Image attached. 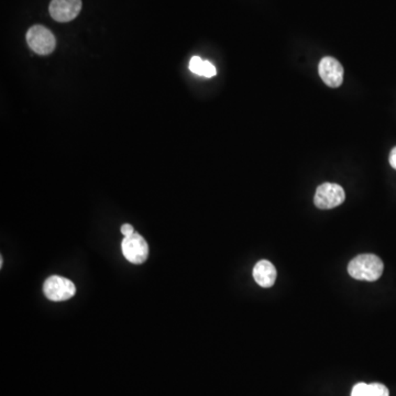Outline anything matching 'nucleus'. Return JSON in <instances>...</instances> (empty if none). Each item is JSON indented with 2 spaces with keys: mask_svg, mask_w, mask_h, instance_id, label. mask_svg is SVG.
<instances>
[{
  "mask_svg": "<svg viewBox=\"0 0 396 396\" xmlns=\"http://www.w3.org/2000/svg\"><path fill=\"white\" fill-rule=\"evenodd\" d=\"M384 264L374 254H360L350 261L348 272L358 281L374 282L383 273Z\"/></svg>",
  "mask_w": 396,
  "mask_h": 396,
  "instance_id": "1",
  "label": "nucleus"
},
{
  "mask_svg": "<svg viewBox=\"0 0 396 396\" xmlns=\"http://www.w3.org/2000/svg\"><path fill=\"white\" fill-rule=\"evenodd\" d=\"M26 42L30 49L40 55L51 54L56 47V40L52 32L40 24L31 26L28 30Z\"/></svg>",
  "mask_w": 396,
  "mask_h": 396,
  "instance_id": "2",
  "label": "nucleus"
},
{
  "mask_svg": "<svg viewBox=\"0 0 396 396\" xmlns=\"http://www.w3.org/2000/svg\"><path fill=\"white\" fill-rule=\"evenodd\" d=\"M346 198L344 188L334 183H323L316 190L314 203L319 209H333L342 205Z\"/></svg>",
  "mask_w": 396,
  "mask_h": 396,
  "instance_id": "3",
  "label": "nucleus"
},
{
  "mask_svg": "<svg viewBox=\"0 0 396 396\" xmlns=\"http://www.w3.org/2000/svg\"><path fill=\"white\" fill-rule=\"evenodd\" d=\"M43 292L50 300L63 302L70 300L75 295L76 287L73 282L70 280L53 275L45 281Z\"/></svg>",
  "mask_w": 396,
  "mask_h": 396,
  "instance_id": "4",
  "label": "nucleus"
},
{
  "mask_svg": "<svg viewBox=\"0 0 396 396\" xmlns=\"http://www.w3.org/2000/svg\"><path fill=\"white\" fill-rule=\"evenodd\" d=\"M123 256L132 264H142L148 256V245L146 239L137 232L127 236L121 243Z\"/></svg>",
  "mask_w": 396,
  "mask_h": 396,
  "instance_id": "5",
  "label": "nucleus"
},
{
  "mask_svg": "<svg viewBox=\"0 0 396 396\" xmlns=\"http://www.w3.org/2000/svg\"><path fill=\"white\" fill-rule=\"evenodd\" d=\"M318 73L323 83L331 89L340 86L344 81V68L339 61L330 56L321 59L318 66Z\"/></svg>",
  "mask_w": 396,
  "mask_h": 396,
  "instance_id": "6",
  "label": "nucleus"
},
{
  "mask_svg": "<svg viewBox=\"0 0 396 396\" xmlns=\"http://www.w3.org/2000/svg\"><path fill=\"white\" fill-rule=\"evenodd\" d=\"M82 0H52L50 3V15L59 22H68L79 16Z\"/></svg>",
  "mask_w": 396,
  "mask_h": 396,
  "instance_id": "7",
  "label": "nucleus"
},
{
  "mask_svg": "<svg viewBox=\"0 0 396 396\" xmlns=\"http://www.w3.org/2000/svg\"><path fill=\"white\" fill-rule=\"evenodd\" d=\"M253 277L260 287H271L277 280V268L270 261H259L253 268Z\"/></svg>",
  "mask_w": 396,
  "mask_h": 396,
  "instance_id": "8",
  "label": "nucleus"
},
{
  "mask_svg": "<svg viewBox=\"0 0 396 396\" xmlns=\"http://www.w3.org/2000/svg\"><path fill=\"white\" fill-rule=\"evenodd\" d=\"M351 396H390V392L383 384L358 383L352 388Z\"/></svg>",
  "mask_w": 396,
  "mask_h": 396,
  "instance_id": "9",
  "label": "nucleus"
},
{
  "mask_svg": "<svg viewBox=\"0 0 396 396\" xmlns=\"http://www.w3.org/2000/svg\"><path fill=\"white\" fill-rule=\"evenodd\" d=\"M190 70L196 75L204 77H214L217 74L216 68L209 61L201 60L199 56H193L190 61Z\"/></svg>",
  "mask_w": 396,
  "mask_h": 396,
  "instance_id": "10",
  "label": "nucleus"
},
{
  "mask_svg": "<svg viewBox=\"0 0 396 396\" xmlns=\"http://www.w3.org/2000/svg\"><path fill=\"white\" fill-rule=\"evenodd\" d=\"M121 232H123V235H125V237L127 236L132 235L135 234V229H133L132 226L129 224H123V227H121Z\"/></svg>",
  "mask_w": 396,
  "mask_h": 396,
  "instance_id": "11",
  "label": "nucleus"
},
{
  "mask_svg": "<svg viewBox=\"0 0 396 396\" xmlns=\"http://www.w3.org/2000/svg\"><path fill=\"white\" fill-rule=\"evenodd\" d=\"M388 161H390V165L396 169V146L392 148L391 153H390V158H388Z\"/></svg>",
  "mask_w": 396,
  "mask_h": 396,
  "instance_id": "12",
  "label": "nucleus"
}]
</instances>
